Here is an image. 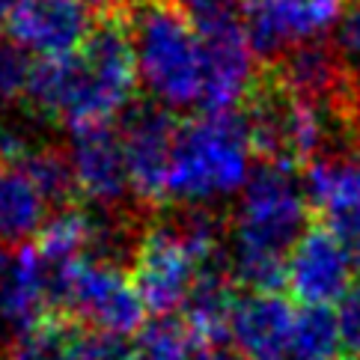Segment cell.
<instances>
[{"label":"cell","instance_id":"cell-14","mask_svg":"<svg viewBox=\"0 0 360 360\" xmlns=\"http://www.w3.org/2000/svg\"><path fill=\"white\" fill-rule=\"evenodd\" d=\"M295 313L280 292H238L229 316V345L248 360H286Z\"/></svg>","mask_w":360,"mask_h":360},{"label":"cell","instance_id":"cell-22","mask_svg":"<svg viewBox=\"0 0 360 360\" xmlns=\"http://www.w3.org/2000/svg\"><path fill=\"white\" fill-rule=\"evenodd\" d=\"M36 63L27 48L15 39L0 42V108H15L27 101Z\"/></svg>","mask_w":360,"mask_h":360},{"label":"cell","instance_id":"cell-2","mask_svg":"<svg viewBox=\"0 0 360 360\" xmlns=\"http://www.w3.org/2000/svg\"><path fill=\"white\" fill-rule=\"evenodd\" d=\"M310 229V200L295 167L259 161L236 200L226 271L238 292H280L295 244Z\"/></svg>","mask_w":360,"mask_h":360},{"label":"cell","instance_id":"cell-16","mask_svg":"<svg viewBox=\"0 0 360 360\" xmlns=\"http://www.w3.org/2000/svg\"><path fill=\"white\" fill-rule=\"evenodd\" d=\"M301 185L310 209L321 217L360 209V146L340 143L301 167Z\"/></svg>","mask_w":360,"mask_h":360},{"label":"cell","instance_id":"cell-28","mask_svg":"<svg viewBox=\"0 0 360 360\" xmlns=\"http://www.w3.org/2000/svg\"><path fill=\"white\" fill-rule=\"evenodd\" d=\"M89 4L98 9V15H108V12H131L134 6L146 4V0H89Z\"/></svg>","mask_w":360,"mask_h":360},{"label":"cell","instance_id":"cell-29","mask_svg":"<svg viewBox=\"0 0 360 360\" xmlns=\"http://www.w3.org/2000/svg\"><path fill=\"white\" fill-rule=\"evenodd\" d=\"M197 360H248V357L236 352L233 345H221V349H205L202 357H197Z\"/></svg>","mask_w":360,"mask_h":360},{"label":"cell","instance_id":"cell-20","mask_svg":"<svg viewBox=\"0 0 360 360\" xmlns=\"http://www.w3.org/2000/svg\"><path fill=\"white\" fill-rule=\"evenodd\" d=\"M197 340L182 316H152L131 342L134 360H197Z\"/></svg>","mask_w":360,"mask_h":360},{"label":"cell","instance_id":"cell-4","mask_svg":"<svg viewBox=\"0 0 360 360\" xmlns=\"http://www.w3.org/2000/svg\"><path fill=\"white\" fill-rule=\"evenodd\" d=\"M137 81L167 110H194L202 101V45L176 0H146L125 12Z\"/></svg>","mask_w":360,"mask_h":360},{"label":"cell","instance_id":"cell-11","mask_svg":"<svg viewBox=\"0 0 360 360\" xmlns=\"http://www.w3.org/2000/svg\"><path fill=\"white\" fill-rule=\"evenodd\" d=\"M202 45V113H226L248 98L256 81L253 51L244 36L241 18L194 27Z\"/></svg>","mask_w":360,"mask_h":360},{"label":"cell","instance_id":"cell-17","mask_svg":"<svg viewBox=\"0 0 360 360\" xmlns=\"http://www.w3.org/2000/svg\"><path fill=\"white\" fill-rule=\"evenodd\" d=\"M236 289L238 286L226 271V259L205 265L191 289L182 307V321L202 349L229 345V316H233V304L238 298Z\"/></svg>","mask_w":360,"mask_h":360},{"label":"cell","instance_id":"cell-6","mask_svg":"<svg viewBox=\"0 0 360 360\" xmlns=\"http://www.w3.org/2000/svg\"><path fill=\"white\" fill-rule=\"evenodd\" d=\"M205 265H212V259H205L182 236V229L173 224V217L164 214L149 221L128 274H131L140 301L146 304L152 316H176L182 313L188 295Z\"/></svg>","mask_w":360,"mask_h":360},{"label":"cell","instance_id":"cell-7","mask_svg":"<svg viewBox=\"0 0 360 360\" xmlns=\"http://www.w3.org/2000/svg\"><path fill=\"white\" fill-rule=\"evenodd\" d=\"M342 0H244L241 27L256 60L274 66L333 30Z\"/></svg>","mask_w":360,"mask_h":360},{"label":"cell","instance_id":"cell-21","mask_svg":"<svg viewBox=\"0 0 360 360\" xmlns=\"http://www.w3.org/2000/svg\"><path fill=\"white\" fill-rule=\"evenodd\" d=\"M21 167L27 170V176L36 182V188L42 191V197L48 200V205L66 209V205H72V200L78 197V188H75V173H72L66 149H60L54 143H42V146H36L30 155L21 161Z\"/></svg>","mask_w":360,"mask_h":360},{"label":"cell","instance_id":"cell-15","mask_svg":"<svg viewBox=\"0 0 360 360\" xmlns=\"http://www.w3.org/2000/svg\"><path fill=\"white\" fill-rule=\"evenodd\" d=\"M265 72L289 96L321 110H337L345 86L352 81V75L345 72L337 51L328 42H310L292 51L274 66H265Z\"/></svg>","mask_w":360,"mask_h":360},{"label":"cell","instance_id":"cell-3","mask_svg":"<svg viewBox=\"0 0 360 360\" xmlns=\"http://www.w3.org/2000/svg\"><path fill=\"white\" fill-rule=\"evenodd\" d=\"M250 161L253 146L241 113L191 117L176 131L164 202L217 209L224 200L241 194L253 170Z\"/></svg>","mask_w":360,"mask_h":360},{"label":"cell","instance_id":"cell-10","mask_svg":"<svg viewBox=\"0 0 360 360\" xmlns=\"http://www.w3.org/2000/svg\"><path fill=\"white\" fill-rule=\"evenodd\" d=\"M98 18V9L89 0H15L6 27L30 54L60 60L86 42Z\"/></svg>","mask_w":360,"mask_h":360},{"label":"cell","instance_id":"cell-13","mask_svg":"<svg viewBox=\"0 0 360 360\" xmlns=\"http://www.w3.org/2000/svg\"><path fill=\"white\" fill-rule=\"evenodd\" d=\"M54 319L36 250L0 244V328L18 342Z\"/></svg>","mask_w":360,"mask_h":360},{"label":"cell","instance_id":"cell-26","mask_svg":"<svg viewBox=\"0 0 360 360\" xmlns=\"http://www.w3.org/2000/svg\"><path fill=\"white\" fill-rule=\"evenodd\" d=\"M321 226L330 229L333 238H337L342 248L354 256V262L360 265V209L337 212V214L321 217Z\"/></svg>","mask_w":360,"mask_h":360},{"label":"cell","instance_id":"cell-18","mask_svg":"<svg viewBox=\"0 0 360 360\" xmlns=\"http://www.w3.org/2000/svg\"><path fill=\"white\" fill-rule=\"evenodd\" d=\"M48 200L21 164L0 158V244L24 248L48 221Z\"/></svg>","mask_w":360,"mask_h":360},{"label":"cell","instance_id":"cell-8","mask_svg":"<svg viewBox=\"0 0 360 360\" xmlns=\"http://www.w3.org/2000/svg\"><path fill=\"white\" fill-rule=\"evenodd\" d=\"M120 137L128 164V179H131L134 202L140 209H158L164 202L167 170H170L173 143L179 125L173 110L161 108L158 101H134L120 117Z\"/></svg>","mask_w":360,"mask_h":360},{"label":"cell","instance_id":"cell-30","mask_svg":"<svg viewBox=\"0 0 360 360\" xmlns=\"http://www.w3.org/2000/svg\"><path fill=\"white\" fill-rule=\"evenodd\" d=\"M12 6H15V0H0V30L9 24V12H12Z\"/></svg>","mask_w":360,"mask_h":360},{"label":"cell","instance_id":"cell-12","mask_svg":"<svg viewBox=\"0 0 360 360\" xmlns=\"http://www.w3.org/2000/svg\"><path fill=\"white\" fill-rule=\"evenodd\" d=\"M357 271L354 256L333 238L330 229L316 224L295 244L286 265V286L304 307H330L352 289Z\"/></svg>","mask_w":360,"mask_h":360},{"label":"cell","instance_id":"cell-23","mask_svg":"<svg viewBox=\"0 0 360 360\" xmlns=\"http://www.w3.org/2000/svg\"><path fill=\"white\" fill-rule=\"evenodd\" d=\"M63 360H134V357H131V342L128 340L84 330V328H69Z\"/></svg>","mask_w":360,"mask_h":360},{"label":"cell","instance_id":"cell-19","mask_svg":"<svg viewBox=\"0 0 360 360\" xmlns=\"http://www.w3.org/2000/svg\"><path fill=\"white\" fill-rule=\"evenodd\" d=\"M342 337L330 307H301L295 313L289 360H342Z\"/></svg>","mask_w":360,"mask_h":360},{"label":"cell","instance_id":"cell-27","mask_svg":"<svg viewBox=\"0 0 360 360\" xmlns=\"http://www.w3.org/2000/svg\"><path fill=\"white\" fill-rule=\"evenodd\" d=\"M337 113H340L349 137L360 146V75H352V81L345 86V93L337 105Z\"/></svg>","mask_w":360,"mask_h":360},{"label":"cell","instance_id":"cell-9","mask_svg":"<svg viewBox=\"0 0 360 360\" xmlns=\"http://www.w3.org/2000/svg\"><path fill=\"white\" fill-rule=\"evenodd\" d=\"M66 155L78 197H84L96 212H122L137 205L120 128H113L110 122L72 128Z\"/></svg>","mask_w":360,"mask_h":360},{"label":"cell","instance_id":"cell-24","mask_svg":"<svg viewBox=\"0 0 360 360\" xmlns=\"http://www.w3.org/2000/svg\"><path fill=\"white\" fill-rule=\"evenodd\" d=\"M349 75H360V0H342V12L333 24L330 39Z\"/></svg>","mask_w":360,"mask_h":360},{"label":"cell","instance_id":"cell-5","mask_svg":"<svg viewBox=\"0 0 360 360\" xmlns=\"http://www.w3.org/2000/svg\"><path fill=\"white\" fill-rule=\"evenodd\" d=\"M146 313L149 310L140 301L131 274L89 256L63 277L54 298V316H63V321H75L84 330L120 340L137 337L149 321Z\"/></svg>","mask_w":360,"mask_h":360},{"label":"cell","instance_id":"cell-25","mask_svg":"<svg viewBox=\"0 0 360 360\" xmlns=\"http://www.w3.org/2000/svg\"><path fill=\"white\" fill-rule=\"evenodd\" d=\"M337 325L342 337L345 357L360 360V277L352 283V289L337 301Z\"/></svg>","mask_w":360,"mask_h":360},{"label":"cell","instance_id":"cell-1","mask_svg":"<svg viewBox=\"0 0 360 360\" xmlns=\"http://www.w3.org/2000/svg\"><path fill=\"white\" fill-rule=\"evenodd\" d=\"M134 89L137 63L125 12H108L75 54L36 63L27 105L72 131L122 117L134 105Z\"/></svg>","mask_w":360,"mask_h":360}]
</instances>
